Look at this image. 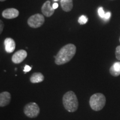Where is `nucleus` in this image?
I'll use <instances>...</instances> for the list:
<instances>
[{
	"label": "nucleus",
	"mask_w": 120,
	"mask_h": 120,
	"mask_svg": "<svg viewBox=\"0 0 120 120\" xmlns=\"http://www.w3.org/2000/svg\"><path fill=\"white\" fill-rule=\"evenodd\" d=\"M109 73L115 77L120 75V62H116L109 68Z\"/></svg>",
	"instance_id": "ddd939ff"
},
{
	"label": "nucleus",
	"mask_w": 120,
	"mask_h": 120,
	"mask_svg": "<svg viewBox=\"0 0 120 120\" xmlns=\"http://www.w3.org/2000/svg\"><path fill=\"white\" fill-rule=\"evenodd\" d=\"M5 50L7 53H12L15 51L16 48V43L11 38H6L4 41Z\"/></svg>",
	"instance_id": "9d476101"
},
{
	"label": "nucleus",
	"mask_w": 120,
	"mask_h": 120,
	"mask_svg": "<svg viewBox=\"0 0 120 120\" xmlns=\"http://www.w3.org/2000/svg\"><path fill=\"white\" fill-rule=\"evenodd\" d=\"M87 17L86 16H84V15H82V16H81L79 18L78 22H79V23L80 24V25H85V24H86L87 22Z\"/></svg>",
	"instance_id": "4468645a"
},
{
	"label": "nucleus",
	"mask_w": 120,
	"mask_h": 120,
	"mask_svg": "<svg viewBox=\"0 0 120 120\" xmlns=\"http://www.w3.org/2000/svg\"><path fill=\"white\" fill-rule=\"evenodd\" d=\"M42 12L45 16L49 17L55 12V9L51 6L50 1H46L41 7Z\"/></svg>",
	"instance_id": "6e6552de"
},
{
	"label": "nucleus",
	"mask_w": 120,
	"mask_h": 120,
	"mask_svg": "<svg viewBox=\"0 0 120 120\" xmlns=\"http://www.w3.org/2000/svg\"><path fill=\"white\" fill-rule=\"evenodd\" d=\"M110 16H111V13L110 12H107L106 13V14H105V19H109V17H110Z\"/></svg>",
	"instance_id": "6ab92c4d"
},
{
	"label": "nucleus",
	"mask_w": 120,
	"mask_h": 120,
	"mask_svg": "<svg viewBox=\"0 0 120 120\" xmlns=\"http://www.w3.org/2000/svg\"><path fill=\"white\" fill-rule=\"evenodd\" d=\"M30 80L32 83H40L44 80V76L41 73L35 72L31 75Z\"/></svg>",
	"instance_id": "9b49d317"
},
{
	"label": "nucleus",
	"mask_w": 120,
	"mask_h": 120,
	"mask_svg": "<svg viewBox=\"0 0 120 120\" xmlns=\"http://www.w3.org/2000/svg\"><path fill=\"white\" fill-rule=\"evenodd\" d=\"M45 22L44 16L42 14L36 13L32 15L27 20V23L30 27L37 28L40 27Z\"/></svg>",
	"instance_id": "39448f33"
},
{
	"label": "nucleus",
	"mask_w": 120,
	"mask_h": 120,
	"mask_svg": "<svg viewBox=\"0 0 120 120\" xmlns=\"http://www.w3.org/2000/svg\"><path fill=\"white\" fill-rule=\"evenodd\" d=\"M90 106L93 110L98 111L104 107L106 104V97L102 94L96 93L92 95L90 99Z\"/></svg>",
	"instance_id": "7ed1b4c3"
},
{
	"label": "nucleus",
	"mask_w": 120,
	"mask_h": 120,
	"mask_svg": "<svg viewBox=\"0 0 120 120\" xmlns=\"http://www.w3.org/2000/svg\"><path fill=\"white\" fill-rule=\"evenodd\" d=\"M27 56V53L24 49H20L16 52L12 57V61L14 64H20L25 60Z\"/></svg>",
	"instance_id": "423d86ee"
},
{
	"label": "nucleus",
	"mask_w": 120,
	"mask_h": 120,
	"mask_svg": "<svg viewBox=\"0 0 120 120\" xmlns=\"http://www.w3.org/2000/svg\"><path fill=\"white\" fill-rule=\"evenodd\" d=\"M119 40H120V39H119Z\"/></svg>",
	"instance_id": "5701e85b"
},
{
	"label": "nucleus",
	"mask_w": 120,
	"mask_h": 120,
	"mask_svg": "<svg viewBox=\"0 0 120 120\" xmlns=\"http://www.w3.org/2000/svg\"><path fill=\"white\" fill-rule=\"evenodd\" d=\"M19 15V11L14 8H7L4 10L2 13V16L4 19H13L17 17Z\"/></svg>",
	"instance_id": "0eeeda50"
},
{
	"label": "nucleus",
	"mask_w": 120,
	"mask_h": 120,
	"mask_svg": "<svg viewBox=\"0 0 120 120\" xmlns=\"http://www.w3.org/2000/svg\"><path fill=\"white\" fill-rule=\"evenodd\" d=\"M61 6L64 11L70 12L73 8L72 0H61Z\"/></svg>",
	"instance_id": "f8f14e48"
},
{
	"label": "nucleus",
	"mask_w": 120,
	"mask_h": 120,
	"mask_svg": "<svg viewBox=\"0 0 120 120\" xmlns=\"http://www.w3.org/2000/svg\"><path fill=\"white\" fill-rule=\"evenodd\" d=\"M4 1H6V0H0V1H1V2H4Z\"/></svg>",
	"instance_id": "412c9836"
},
{
	"label": "nucleus",
	"mask_w": 120,
	"mask_h": 120,
	"mask_svg": "<svg viewBox=\"0 0 120 120\" xmlns=\"http://www.w3.org/2000/svg\"><path fill=\"white\" fill-rule=\"evenodd\" d=\"M98 12L99 16H100L101 18H104L105 17V14L104 11L103 10L102 7H100V8L98 9Z\"/></svg>",
	"instance_id": "dca6fc26"
},
{
	"label": "nucleus",
	"mask_w": 120,
	"mask_h": 120,
	"mask_svg": "<svg viewBox=\"0 0 120 120\" xmlns=\"http://www.w3.org/2000/svg\"><path fill=\"white\" fill-rule=\"evenodd\" d=\"M76 52V47L72 43L67 44L62 47L55 57V64L61 65L68 62L73 57Z\"/></svg>",
	"instance_id": "f257e3e1"
},
{
	"label": "nucleus",
	"mask_w": 120,
	"mask_h": 120,
	"mask_svg": "<svg viewBox=\"0 0 120 120\" xmlns=\"http://www.w3.org/2000/svg\"><path fill=\"white\" fill-rule=\"evenodd\" d=\"M115 55H116V57L117 59L120 61V45L116 47Z\"/></svg>",
	"instance_id": "2eb2a0df"
},
{
	"label": "nucleus",
	"mask_w": 120,
	"mask_h": 120,
	"mask_svg": "<svg viewBox=\"0 0 120 120\" xmlns=\"http://www.w3.org/2000/svg\"><path fill=\"white\" fill-rule=\"evenodd\" d=\"M31 69H32V67L29 66H28V65H26L25 66V68H24L23 71L25 72V73H26V72H29L31 71Z\"/></svg>",
	"instance_id": "f3484780"
},
{
	"label": "nucleus",
	"mask_w": 120,
	"mask_h": 120,
	"mask_svg": "<svg viewBox=\"0 0 120 120\" xmlns=\"http://www.w3.org/2000/svg\"><path fill=\"white\" fill-rule=\"evenodd\" d=\"M0 23H1V25H0V34H2V31H3V29H4V22H2V20L0 21Z\"/></svg>",
	"instance_id": "a211bd4d"
},
{
	"label": "nucleus",
	"mask_w": 120,
	"mask_h": 120,
	"mask_svg": "<svg viewBox=\"0 0 120 120\" xmlns=\"http://www.w3.org/2000/svg\"><path fill=\"white\" fill-rule=\"evenodd\" d=\"M54 1H58V0H54Z\"/></svg>",
	"instance_id": "4be33fe9"
},
{
	"label": "nucleus",
	"mask_w": 120,
	"mask_h": 120,
	"mask_svg": "<svg viewBox=\"0 0 120 120\" xmlns=\"http://www.w3.org/2000/svg\"><path fill=\"white\" fill-rule=\"evenodd\" d=\"M58 7V4H57V3H55V4H53V6H52V7H53L55 10V9L57 8Z\"/></svg>",
	"instance_id": "aec40b11"
},
{
	"label": "nucleus",
	"mask_w": 120,
	"mask_h": 120,
	"mask_svg": "<svg viewBox=\"0 0 120 120\" xmlns=\"http://www.w3.org/2000/svg\"><path fill=\"white\" fill-rule=\"evenodd\" d=\"M40 107L35 102H30L26 105L23 109L24 113L30 118H35L40 113Z\"/></svg>",
	"instance_id": "20e7f679"
},
{
	"label": "nucleus",
	"mask_w": 120,
	"mask_h": 120,
	"mask_svg": "<svg viewBox=\"0 0 120 120\" xmlns=\"http://www.w3.org/2000/svg\"><path fill=\"white\" fill-rule=\"evenodd\" d=\"M11 100V94L8 92H1L0 94V106L4 107L10 103Z\"/></svg>",
	"instance_id": "1a4fd4ad"
},
{
	"label": "nucleus",
	"mask_w": 120,
	"mask_h": 120,
	"mask_svg": "<svg viewBox=\"0 0 120 120\" xmlns=\"http://www.w3.org/2000/svg\"><path fill=\"white\" fill-rule=\"evenodd\" d=\"M62 102L64 106L67 111L74 112L79 107V101L76 94L73 91H68L63 96Z\"/></svg>",
	"instance_id": "f03ea898"
}]
</instances>
